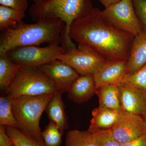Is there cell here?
Returning a JSON list of instances; mask_svg holds the SVG:
<instances>
[{"instance_id": "obj_1", "label": "cell", "mask_w": 146, "mask_h": 146, "mask_svg": "<svg viewBox=\"0 0 146 146\" xmlns=\"http://www.w3.org/2000/svg\"><path fill=\"white\" fill-rule=\"evenodd\" d=\"M69 36L78 47L95 52L106 61H127L134 37L114 26L98 8L73 21Z\"/></svg>"}, {"instance_id": "obj_2", "label": "cell", "mask_w": 146, "mask_h": 146, "mask_svg": "<svg viewBox=\"0 0 146 146\" xmlns=\"http://www.w3.org/2000/svg\"><path fill=\"white\" fill-rule=\"evenodd\" d=\"M65 23L58 18H45L34 24L21 21L15 26L1 31L0 54L17 47L43 44L59 45L65 31Z\"/></svg>"}, {"instance_id": "obj_3", "label": "cell", "mask_w": 146, "mask_h": 146, "mask_svg": "<svg viewBox=\"0 0 146 146\" xmlns=\"http://www.w3.org/2000/svg\"><path fill=\"white\" fill-rule=\"evenodd\" d=\"M93 8L91 0H48L42 4L33 5L29 13L35 22L48 18L62 20L65 27L61 46L68 50L76 48L69 36L72 23L76 19L86 16Z\"/></svg>"}, {"instance_id": "obj_4", "label": "cell", "mask_w": 146, "mask_h": 146, "mask_svg": "<svg viewBox=\"0 0 146 146\" xmlns=\"http://www.w3.org/2000/svg\"><path fill=\"white\" fill-rule=\"evenodd\" d=\"M54 94L11 98L17 129L29 137L44 141L39 122L42 113Z\"/></svg>"}, {"instance_id": "obj_5", "label": "cell", "mask_w": 146, "mask_h": 146, "mask_svg": "<svg viewBox=\"0 0 146 146\" xmlns=\"http://www.w3.org/2000/svg\"><path fill=\"white\" fill-rule=\"evenodd\" d=\"M10 98L54 94L53 82L38 67L21 66L5 90Z\"/></svg>"}, {"instance_id": "obj_6", "label": "cell", "mask_w": 146, "mask_h": 146, "mask_svg": "<svg viewBox=\"0 0 146 146\" xmlns=\"http://www.w3.org/2000/svg\"><path fill=\"white\" fill-rule=\"evenodd\" d=\"M66 52L59 45H48L44 47L31 46L14 48L5 52L11 61L21 66L39 67L58 59Z\"/></svg>"}, {"instance_id": "obj_7", "label": "cell", "mask_w": 146, "mask_h": 146, "mask_svg": "<svg viewBox=\"0 0 146 146\" xmlns=\"http://www.w3.org/2000/svg\"><path fill=\"white\" fill-rule=\"evenodd\" d=\"M103 14L116 28L135 36L143 27L137 16L131 0H121L105 8Z\"/></svg>"}, {"instance_id": "obj_8", "label": "cell", "mask_w": 146, "mask_h": 146, "mask_svg": "<svg viewBox=\"0 0 146 146\" xmlns=\"http://www.w3.org/2000/svg\"><path fill=\"white\" fill-rule=\"evenodd\" d=\"M58 59L70 65L80 75H94L106 61L95 52L79 47L66 51Z\"/></svg>"}, {"instance_id": "obj_9", "label": "cell", "mask_w": 146, "mask_h": 146, "mask_svg": "<svg viewBox=\"0 0 146 146\" xmlns=\"http://www.w3.org/2000/svg\"><path fill=\"white\" fill-rule=\"evenodd\" d=\"M38 67L52 80L56 92L61 94L68 92L72 84L80 76L70 65L58 59Z\"/></svg>"}, {"instance_id": "obj_10", "label": "cell", "mask_w": 146, "mask_h": 146, "mask_svg": "<svg viewBox=\"0 0 146 146\" xmlns=\"http://www.w3.org/2000/svg\"><path fill=\"white\" fill-rule=\"evenodd\" d=\"M111 130L114 138L122 145L146 133V125L141 116L125 114Z\"/></svg>"}, {"instance_id": "obj_11", "label": "cell", "mask_w": 146, "mask_h": 146, "mask_svg": "<svg viewBox=\"0 0 146 146\" xmlns=\"http://www.w3.org/2000/svg\"><path fill=\"white\" fill-rule=\"evenodd\" d=\"M127 61H106L94 74L96 89L106 85L119 86L124 82L126 77Z\"/></svg>"}, {"instance_id": "obj_12", "label": "cell", "mask_w": 146, "mask_h": 146, "mask_svg": "<svg viewBox=\"0 0 146 146\" xmlns=\"http://www.w3.org/2000/svg\"><path fill=\"white\" fill-rule=\"evenodd\" d=\"M122 110L126 114L145 115L146 92L126 83L119 86Z\"/></svg>"}, {"instance_id": "obj_13", "label": "cell", "mask_w": 146, "mask_h": 146, "mask_svg": "<svg viewBox=\"0 0 146 146\" xmlns=\"http://www.w3.org/2000/svg\"><path fill=\"white\" fill-rule=\"evenodd\" d=\"M146 64V28L134 36L126 62L127 76L135 72Z\"/></svg>"}, {"instance_id": "obj_14", "label": "cell", "mask_w": 146, "mask_h": 146, "mask_svg": "<svg viewBox=\"0 0 146 146\" xmlns=\"http://www.w3.org/2000/svg\"><path fill=\"white\" fill-rule=\"evenodd\" d=\"M125 114L123 111L99 106L92 111V118L88 130L93 133L100 130L112 129Z\"/></svg>"}, {"instance_id": "obj_15", "label": "cell", "mask_w": 146, "mask_h": 146, "mask_svg": "<svg viewBox=\"0 0 146 146\" xmlns=\"http://www.w3.org/2000/svg\"><path fill=\"white\" fill-rule=\"evenodd\" d=\"M96 90L93 75H80L73 82L68 92V98L76 103L90 99Z\"/></svg>"}, {"instance_id": "obj_16", "label": "cell", "mask_w": 146, "mask_h": 146, "mask_svg": "<svg viewBox=\"0 0 146 146\" xmlns=\"http://www.w3.org/2000/svg\"><path fill=\"white\" fill-rule=\"evenodd\" d=\"M62 94L58 92L55 93L47 104L45 111L48 119L56 124L63 134L64 131L68 129L69 125Z\"/></svg>"}, {"instance_id": "obj_17", "label": "cell", "mask_w": 146, "mask_h": 146, "mask_svg": "<svg viewBox=\"0 0 146 146\" xmlns=\"http://www.w3.org/2000/svg\"><path fill=\"white\" fill-rule=\"evenodd\" d=\"M99 106L118 111H122L120 99L119 86L106 85L96 89Z\"/></svg>"}, {"instance_id": "obj_18", "label": "cell", "mask_w": 146, "mask_h": 146, "mask_svg": "<svg viewBox=\"0 0 146 146\" xmlns=\"http://www.w3.org/2000/svg\"><path fill=\"white\" fill-rule=\"evenodd\" d=\"M21 67L13 63L5 54H0V88L5 91Z\"/></svg>"}, {"instance_id": "obj_19", "label": "cell", "mask_w": 146, "mask_h": 146, "mask_svg": "<svg viewBox=\"0 0 146 146\" xmlns=\"http://www.w3.org/2000/svg\"><path fill=\"white\" fill-rule=\"evenodd\" d=\"M25 12L0 5V30L5 31L22 21Z\"/></svg>"}, {"instance_id": "obj_20", "label": "cell", "mask_w": 146, "mask_h": 146, "mask_svg": "<svg viewBox=\"0 0 146 146\" xmlns=\"http://www.w3.org/2000/svg\"><path fill=\"white\" fill-rule=\"evenodd\" d=\"M65 146H98L89 131L72 130L66 134Z\"/></svg>"}, {"instance_id": "obj_21", "label": "cell", "mask_w": 146, "mask_h": 146, "mask_svg": "<svg viewBox=\"0 0 146 146\" xmlns=\"http://www.w3.org/2000/svg\"><path fill=\"white\" fill-rule=\"evenodd\" d=\"M6 132L12 139L15 146H46L44 141L29 137L16 128L5 126Z\"/></svg>"}, {"instance_id": "obj_22", "label": "cell", "mask_w": 146, "mask_h": 146, "mask_svg": "<svg viewBox=\"0 0 146 146\" xmlns=\"http://www.w3.org/2000/svg\"><path fill=\"white\" fill-rule=\"evenodd\" d=\"M0 125L18 128L12 112L11 98L7 96L0 97Z\"/></svg>"}, {"instance_id": "obj_23", "label": "cell", "mask_w": 146, "mask_h": 146, "mask_svg": "<svg viewBox=\"0 0 146 146\" xmlns=\"http://www.w3.org/2000/svg\"><path fill=\"white\" fill-rule=\"evenodd\" d=\"M63 135L56 124L51 120L42 131V138L46 146H61Z\"/></svg>"}, {"instance_id": "obj_24", "label": "cell", "mask_w": 146, "mask_h": 146, "mask_svg": "<svg viewBox=\"0 0 146 146\" xmlns=\"http://www.w3.org/2000/svg\"><path fill=\"white\" fill-rule=\"evenodd\" d=\"M124 83L146 92V64L138 71L127 76Z\"/></svg>"}, {"instance_id": "obj_25", "label": "cell", "mask_w": 146, "mask_h": 146, "mask_svg": "<svg viewBox=\"0 0 146 146\" xmlns=\"http://www.w3.org/2000/svg\"><path fill=\"white\" fill-rule=\"evenodd\" d=\"M98 146H121L113 136L111 129L92 133Z\"/></svg>"}, {"instance_id": "obj_26", "label": "cell", "mask_w": 146, "mask_h": 146, "mask_svg": "<svg viewBox=\"0 0 146 146\" xmlns=\"http://www.w3.org/2000/svg\"><path fill=\"white\" fill-rule=\"evenodd\" d=\"M137 16L143 27L146 28V0H131Z\"/></svg>"}, {"instance_id": "obj_27", "label": "cell", "mask_w": 146, "mask_h": 146, "mask_svg": "<svg viewBox=\"0 0 146 146\" xmlns=\"http://www.w3.org/2000/svg\"><path fill=\"white\" fill-rule=\"evenodd\" d=\"M0 4L25 12L29 5L28 0H0Z\"/></svg>"}, {"instance_id": "obj_28", "label": "cell", "mask_w": 146, "mask_h": 146, "mask_svg": "<svg viewBox=\"0 0 146 146\" xmlns=\"http://www.w3.org/2000/svg\"><path fill=\"white\" fill-rule=\"evenodd\" d=\"M14 145L12 139L6 132L5 126H0V146H11Z\"/></svg>"}, {"instance_id": "obj_29", "label": "cell", "mask_w": 146, "mask_h": 146, "mask_svg": "<svg viewBox=\"0 0 146 146\" xmlns=\"http://www.w3.org/2000/svg\"><path fill=\"white\" fill-rule=\"evenodd\" d=\"M121 146H146V133Z\"/></svg>"}, {"instance_id": "obj_30", "label": "cell", "mask_w": 146, "mask_h": 146, "mask_svg": "<svg viewBox=\"0 0 146 146\" xmlns=\"http://www.w3.org/2000/svg\"><path fill=\"white\" fill-rule=\"evenodd\" d=\"M98 1H99L102 5L104 6L105 8L119 3L121 0H98Z\"/></svg>"}, {"instance_id": "obj_31", "label": "cell", "mask_w": 146, "mask_h": 146, "mask_svg": "<svg viewBox=\"0 0 146 146\" xmlns=\"http://www.w3.org/2000/svg\"><path fill=\"white\" fill-rule=\"evenodd\" d=\"M48 0H33V1L35 4L40 5L46 2Z\"/></svg>"}, {"instance_id": "obj_32", "label": "cell", "mask_w": 146, "mask_h": 146, "mask_svg": "<svg viewBox=\"0 0 146 146\" xmlns=\"http://www.w3.org/2000/svg\"><path fill=\"white\" fill-rule=\"evenodd\" d=\"M145 119H144V121H145V125H146V111L145 113Z\"/></svg>"}, {"instance_id": "obj_33", "label": "cell", "mask_w": 146, "mask_h": 146, "mask_svg": "<svg viewBox=\"0 0 146 146\" xmlns=\"http://www.w3.org/2000/svg\"><path fill=\"white\" fill-rule=\"evenodd\" d=\"M11 146H15V145H13Z\"/></svg>"}]
</instances>
